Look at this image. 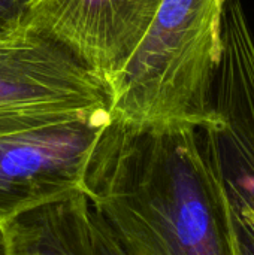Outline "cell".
I'll list each match as a JSON object with an SVG mask.
<instances>
[{"mask_svg":"<svg viewBox=\"0 0 254 255\" xmlns=\"http://www.w3.org/2000/svg\"><path fill=\"white\" fill-rule=\"evenodd\" d=\"M126 255H235L226 199L201 127L111 121L82 182Z\"/></svg>","mask_w":254,"mask_h":255,"instance_id":"6da1fadb","label":"cell"},{"mask_svg":"<svg viewBox=\"0 0 254 255\" xmlns=\"http://www.w3.org/2000/svg\"><path fill=\"white\" fill-rule=\"evenodd\" d=\"M226 1H160L144 37L109 88L112 120L133 126L198 127L213 121Z\"/></svg>","mask_w":254,"mask_h":255,"instance_id":"7a4b0ae2","label":"cell"},{"mask_svg":"<svg viewBox=\"0 0 254 255\" xmlns=\"http://www.w3.org/2000/svg\"><path fill=\"white\" fill-rule=\"evenodd\" d=\"M109 111L0 133V226L82 193L85 167Z\"/></svg>","mask_w":254,"mask_h":255,"instance_id":"3957f363","label":"cell"},{"mask_svg":"<svg viewBox=\"0 0 254 255\" xmlns=\"http://www.w3.org/2000/svg\"><path fill=\"white\" fill-rule=\"evenodd\" d=\"M94 111L109 93L66 48L30 28L0 39V133Z\"/></svg>","mask_w":254,"mask_h":255,"instance_id":"277c9868","label":"cell"},{"mask_svg":"<svg viewBox=\"0 0 254 255\" xmlns=\"http://www.w3.org/2000/svg\"><path fill=\"white\" fill-rule=\"evenodd\" d=\"M162 0H33L28 28L66 48L108 93Z\"/></svg>","mask_w":254,"mask_h":255,"instance_id":"5b68a950","label":"cell"},{"mask_svg":"<svg viewBox=\"0 0 254 255\" xmlns=\"http://www.w3.org/2000/svg\"><path fill=\"white\" fill-rule=\"evenodd\" d=\"M84 193L25 212L1 226L6 255H96Z\"/></svg>","mask_w":254,"mask_h":255,"instance_id":"8992f818","label":"cell"},{"mask_svg":"<svg viewBox=\"0 0 254 255\" xmlns=\"http://www.w3.org/2000/svg\"><path fill=\"white\" fill-rule=\"evenodd\" d=\"M33 0H0V39L28 28Z\"/></svg>","mask_w":254,"mask_h":255,"instance_id":"52a82bcc","label":"cell"},{"mask_svg":"<svg viewBox=\"0 0 254 255\" xmlns=\"http://www.w3.org/2000/svg\"><path fill=\"white\" fill-rule=\"evenodd\" d=\"M91 208V206H90ZM90 223H91V239L96 255H126L121 247L117 244L105 223L100 217L91 209L90 212Z\"/></svg>","mask_w":254,"mask_h":255,"instance_id":"ba28073f","label":"cell"},{"mask_svg":"<svg viewBox=\"0 0 254 255\" xmlns=\"http://www.w3.org/2000/svg\"><path fill=\"white\" fill-rule=\"evenodd\" d=\"M235 255H254V235L237 233L232 235Z\"/></svg>","mask_w":254,"mask_h":255,"instance_id":"9c48e42d","label":"cell"},{"mask_svg":"<svg viewBox=\"0 0 254 255\" xmlns=\"http://www.w3.org/2000/svg\"><path fill=\"white\" fill-rule=\"evenodd\" d=\"M0 255H6V247H4V235H3V229L0 226Z\"/></svg>","mask_w":254,"mask_h":255,"instance_id":"30bf717a","label":"cell"}]
</instances>
